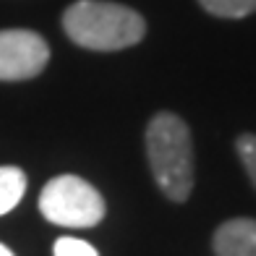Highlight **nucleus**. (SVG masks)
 <instances>
[{
	"label": "nucleus",
	"instance_id": "f03ea898",
	"mask_svg": "<svg viewBox=\"0 0 256 256\" xmlns=\"http://www.w3.org/2000/svg\"><path fill=\"white\" fill-rule=\"evenodd\" d=\"M146 160L160 191L183 204L194 191V142L176 112H157L146 126Z\"/></svg>",
	"mask_w": 256,
	"mask_h": 256
},
{
	"label": "nucleus",
	"instance_id": "9d476101",
	"mask_svg": "<svg viewBox=\"0 0 256 256\" xmlns=\"http://www.w3.org/2000/svg\"><path fill=\"white\" fill-rule=\"evenodd\" d=\"M0 256H16L14 251H10L8 246H3V243H0Z\"/></svg>",
	"mask_w": 256,
	"mask_h": 256
},
{
	"label": "nucleus",
	"instance_id": "6e6552de",
	"mask_svg": "<svg viewBox=\"0 0 256 256\" xmlns=\"http://www.w3.org/2000/svg\"><path fill=\"white\" fill-rule=\"evenodd\" d=\"M236 152H238L243 168H246L248 178L256 188V134H240L236 142Z\"/></svg>",
	"mask_w": 256,
	"mask_h": 256
},
{
	"label": "nucleus",
	"instance_id": "39448f33",
	"mask_svg": "<svg viewBox=\"0 0 256 256\" xmlns=\"http://www.w3.org/2000/svg\"><path fill=\"white\" fill-rule=\"evenodd\" d=\"M212 246L217 256H256V220L236 217L222 222L214 232Z\"/></svg>",
	"mask_w": 256,
	"mask_h": 256
},
{
	"label": "nucleus",
	"instance_id": "7ed1b4c3",
	"mask_svg": "<svg viewBox=\"0 0 256 256\" xmlns=\"http://www.w3.org/2000/svg\"><path fill=\"white\" fill-rule=\"evenodd\" d=\"M40 212L60 228H94L104 217V199L78 176H58L40 194Z\"/></svg>",
	"mask_w": 256,
	"mask_h": 256
},
{
	"label": "nucleus",
	"instance_id": "423d86ee",
	"mask_svg": "<svg viewBox=\"0 0 256 256\" xmlns=\"http://www.w3.org/2000/svg\"><path fill=\"white\" fill-rule=\"evenodd\" d=\"M26 194V176L21 168L6 165L0 168V217L14 212L18 206V202Z\"/></svg>",
	"mask_w": 256,
	"mask_h": 256
},
{
	"label": "nucleus",
	"instance_id": "1a4fd4ad",
	"mask_svg": "<svg viewBox=\"0 0 256 256\" xmlns=\"http://www.w3.org/2000/svg\"><path fill=\"white\" fill-rule=\"evenodd\" d=\"M55 256H100V254L92 243L81 240V238H58Z\"/></svg>",
	"mask_w": 256,
	"mask_h": 256
},
{
	"label": "nucleus",
	"instance_id": "f257e3e1",
	"mask_svg": "<svg viewBox=\"0 0 256 256\" xmlns=\"http://www.w3.org/2000/svg\"><path fill=\"white\" fill-rule=\"evenodd\" d=\"M63 29L84 50L115 52L144 40L146 21L134 8L110 0H78L63 14Z\"/></svg>",
	"mask_w": 256,
	"mask_h": 256
},
{
	"label": "nucleus",
	"instance_id": "0eeeda50",
	"mask_svg": "<svg viewBox=\"0 0 256 256\" xmlns=\"http://www.w3.org/2000/svg\"><path fill=\"white\" fill-rule=\"evenodd\" d=\"M206 14L217 18H246L256 10V0H199Z\"/></svg>",
	"mask_w": 256,
	"mask_h": 256
},
{
	"label": "nucleus",
	"instance_id": "20e7f679",
	"mask_svg": "<svg viewBox=\"0 0 256 256\" xmlns=\"http://www.w3.org/2000/svg\"><path fill=\"white\" fill-rule=\"evenodd\" d=\"M50 48L37 32L3 29L0 32V81H26L44 71Z\"/></svg>",
	"mask_w": 256,
	"mask_h": 256
}]
</instances>
